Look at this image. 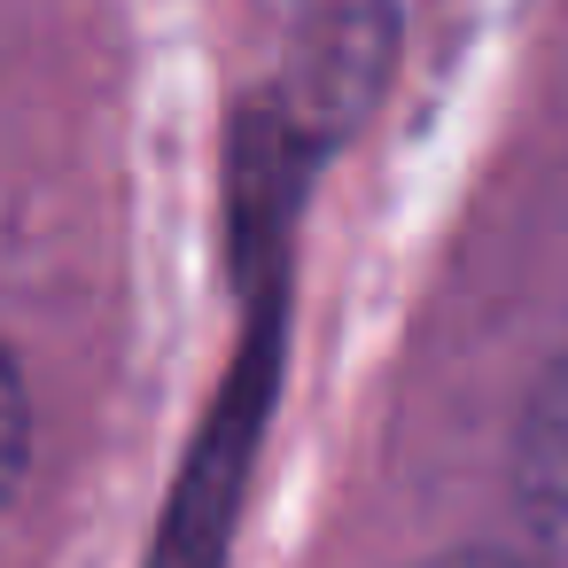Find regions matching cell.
<instances>
[{"instance_id":"obj_1","label":"cell","mask_w":568,"mask_h":568,"mask_svg":"<svg viewBox=\"0 0 568 568\" xmlns=\"http://www.w3.org/2000/svg\"><path fill=\"white\" fill-rule=\"evenodd\" d=\"M514 490L529 529L568 560V366H552L521 413V444H514Z\"/></svg>"},{"instance_id":"obj_2","label":"cell","mask_w":568,"mask_h":568,"mask_svg":"<svg viewBox=\"0 0 568 568\" xmlns=\"http://www.w3.org/2000/svg\"><path fill=\"white\" fill-rule=\"evenodd\" d=\"M24 459H32V389H24V366L9 358V343H0V506L17 498Z\"/></svg>"},{"instance_id":"obj_3","label":"cell","mask_w":568,"mask_h":568,"mask_svg":"<svg viewBox=\"0 0 568 568\" xmlns=\"http://www.w3.org/2000/svg\"><path fill=\"white\" fill-rule=\"evenodd\" d=\"M420 568H537V560H514V552H444V560H420Z\"/></svg>"}]
</instances>
